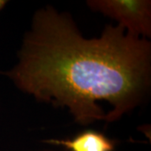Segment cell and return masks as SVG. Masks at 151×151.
<instances>
[{"instance_id":"7a4b0ae2","label":"cell","mask_w":151,"mask_h":151,"mask_svg":"<svg viewBox=\"0 0 151 151\" xmlns=\"http://www.w3.org/2000/svg\"><path fill=\"white\" fill-rule=\"evenodd\" d=\"M93 11L115 19L128 35L137 38L151 35V2L148 0H92Z\"/></svg>"},{"instance_id":"277c9868","label":"cell","mask_w":151,"mask_h":151,"mask_svg":"<svg viewBox=\"0 0 151 151\" xmlns=\"http://www.w3.org/2000/svg\"><path fill=\"white\" fill-rule=\"evenodd\" d=\"M7 4V1H4V0H0V12L2 11V9L5 7V5Z\"/></svg>"},{"instance_id":"6da1fadb","label":"cell","mask_w":151,"mask_h":151,"mask_svg":"<svg viewBox=\"0 0 151 151\" xmlns=\"http://www.w3.org/2000/svg\"><path fill=\"white\" fill-rule=\"evenodd\" d=\"M151 45L108 25L86 39L72 19L51 7L38 10L9 76L40 101L68 108L82 125L113 122L140 104L150 84Z\"/></svg>"},{"instance_id":"3957f363","label":"cell","mask_w":151,"mask_h":151,"mask_svg":"<svg viewBox=\"0 0 151 151\" xmlns=\"http://www.w3.org/2000/svg\"><path fill=\"white\" fill-rule=\"evenodd\" d=\"M46 143L61 145L70 151H113L114 143L95 130H86L72 139H50Z\"/></svg>"}]
</instances>
